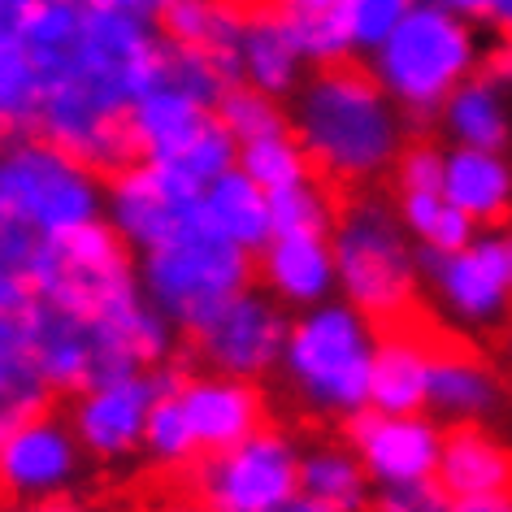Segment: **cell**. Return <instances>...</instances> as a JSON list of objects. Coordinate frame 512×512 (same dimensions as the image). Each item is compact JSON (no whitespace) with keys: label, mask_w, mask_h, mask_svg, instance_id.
<instances>
[{"label":"cell","mask_w":512,"mask_h":512,"mask_svg":"<svg viewBox=\"0 0 512 512\" xmlns=\"http://www.w3.org/2000/svg\"><path fill=\"white\" fill-rule=\"evenodd\" d=\"M499 374L482 361L473 348L447 339L439 330L434 339V361H430V408L443 421H482L499 408Z\"/></svg>","instance_id":"16"},{"label":"cell","mask_w":512,"mask_h":512,"mask_svg":"<svg viewBox=\"0 0 512 512\" xmlns=\"http://www.w3.org/2000/svg\"><path fill=\"white\" fill-rule=\"evenodd\" d=\"M217 118L226 122V131L235 135L239 144L287 131V122H283V113H278L274 96L261 92V87H252V83H230L222 92V100H217Z\"/></svg>","instance_id":"25"},{"label":"cell","mask_w":512,"mask_h":512,"mask_svg":"<svg viewBox=\"0 0 512 512\" xmlns=\"http://www.w3.org/2000/svg\"><path fill=\"white\" fill-rule=\"evenodd\" d=\"M421 274L434 287L443 313L465 330H495L512 313V235H473L456 252L421 248Z\"/></svg>","instance_id":"8"},{"label":"cell","mask_w":512,"mask_h":512,"mask_svg":"<svg viewBox=\"0 0 512 512\" xmlns=\"http://www.w3.org/2000/svg\"><path fill=\"white\" fill-rule=\"evenodd\" d=\"M265 287L278 291L287 304H322L326 291L335 287L339 265H335V243H326V235L313 230H296V235H274L265 243V261H261Z\"/></svg>","instance_id":"18"},{"label":"cell","mask_w":512,"mask_h":512,"mask_svg":"<svg viewBox=\"0 0 512 512\" xmlns=\"http://www.w3.org/2000/svg\"><path fill=\"white\" fill-rule=\"evenodd\" d=\"M83 5H122L126 9V0H83Z\"/></svg>","instance_id":"33"},{"label":"cell","mask_w":512,"mask_h":512,"mask_svg":"<svg viewBox=\"0 0 512 512\" xmlns=\"http://www.w3.org/2000/svg\"><path fill=\"white\" fill-rule=\"evenodd\" d=\"M508 352H512V339H508Z\"/></svg>","instance_id":"34"},{"label":"cell","mask_w":512,"mask_h":512,"mask_svg":"<svg viewBox=\"0 0 512 512\" xmlns=\"http://www.w3.org/2000/svg\"><path fill=\"white\" fill-rule=\"evenodd\" d=\"M83 452L61 404L27 417L0 439V504H66L83 473Z\"/></svg>","instance_id":"10"},{"label":"cell","mask_w":512,"mask_h":512,"mask_svg":"<svg viewBox=\"0 0 512 512\" xmlns=\"http://www.w3.org/2000/svg\"><path fill=\"white\" fill-rule=\"evenodd\" d=\"M239 170H248L270 196L283 191V187L304 183V178H313V165H309V157H304L300 139H287V131L239 144Z\"/></svg>","instance_id":"24"},{"label":"cell","mask_w":512,"mask_h":512,"mask_svg":"<svg viewBox=\"0 0 512 512\" xmlns=\"http://www.w3.org/2000/svg\"><path fill=\"white\" fill-rule=\"evenodd\" d=\"M165 5L170 0H126V9H135V14H161Z\"/></svg>","instance_id":"32"},{"label":"cell","mask_w":512,"mask_h":512,"mask_svg":"<svg viewBox=\"0 0 512 512\" xmlns=\"http://www.w3.org/2000/svg\"><path fill=\"white\" fill-rule=\"evenodd\" d=\"M122 239V230L105 226L100 217L48 230L31 270L35 296L66 313L92 317V322H109L122 309H131L144 291L135 283V261Z\"/></svg>","instance_id":"5"},{"label":"cell","mask_w":512,"mask_h":512,"mask_svg":"<svg viewBox=\"0 0 512 512\" xmlns=\"http://www.w3.org/2000/svg\"><path fill=\"white\" fill-rule=\"evenodd\" d=\"M374 504L391 512H434V508H447V491L439 486V478L395 482V486H378Z\"/></svg>","instance_id":"28"},{"label":"cell","mask_w":512,"mask_h":512,"mask_svg":"<svg viewBox=\"0 0 512 512\" xmlns=\"http://www.w3.org/2000/svg\"><path fill=\"white\" fill-rule=\"evenodd\" d=\"M443 131L452 144H469V148H508L512 139V113H508V87L486 79L478 70L473 79H465L447 96V105L439 113Z\"/></svg>","instance_id":"20"},{"label":"cell","mask_w":512,"mask_h":512,"mask_svg":"<svg viewBox=\"0 0 512 512\" xmlns=\"http://www.w3.org/2000/svg\"><path fill=\"white\" fill-rule=\"evenodd\" d=\"M439 5L456 9V14H460V18H469V22H495L499 0H439Z\"/></svg>","instance_id":"30"},{"label":"cell","mask_w":512,"mask_h":512,"mask_svg":"<svg viewBox=\"0 0 512 512\" xmlns=\"http://www.w3.org/2000/svg\"><path fill=\"white\" fill-rule=\"evenodd\" d=\"M395 209H400L408 235H413L426 252H456L478 235V222L460 213L443 191H395Z\"/></svg>","instance_id":"23"},{"label":"cell","mask_w":512,"mask_h":512,"mask_svg":"<svg viewBox=\"0 0 512 512\" xmlns=\"http://www.w3.org/2000/svg\"><path fill=\"white\" fill-rule=\"evenodd\" d=\"M443 196L478 226H504L512 217V161L499 148L456 144L443 165Z\"/></svg>","instance_id":"17"},{"label":"cell","mask_w":512,"mask_h":512,"mask_svg":"<svg viewBox=\"0 0 512 512\" xmlns=\"http://www.w3.org/2000/svg\"><path fill=\"white\" fill-rule=\"evenodd\" d=\"M482 66L473 22L439 0H417L387 40L374 48V74L408 122H434L465 79Z\"/></svg>","instance_id":"2"},{"label":"cell","mask_w":512,"mask_h":512,"mask_svg":"<svg viewBox=\"0 0 512 512\" xmlns=\"http://www.w3.org/2000/svg\"><path fill=\"white\" fill-rule=\"evenodd\" d=\"M287 339L291 330L283 309L265 296L239 291L209 326H200L196 335H183L178 361L187 369L204 365L213 374H230V378H261L283 361Z\"/></svg>","instance_id":"12"},{"label":"cell","mask_w":512,"mask_h":512,"mask_svg":"<svg viewBox=\"0 0 512 512\" xmlns=\"http://www.w3.org/2000/svg\"><path fill=\"white\" fill-rule=\"evenodd\" d=\"M335 265L348 304L374 326L400 322L417 309L421 252L408 248V226L374 191H352L335 213Z\"/></svg>","instance_id":"3"},{"label":"cell","mask_w":512,"mask_h":512,"mask_svg":"<svg viewBox=\"0 0 512 512\" xmlns=\"http://www.w3.org/2000/svg\"><path fill=\"white\" fill-rule=\"evenodd\" d=\"M109 209L126 243H139L144 252L217 230L204 213V187L170 174L152 157L109 178Z\"/></svg>","instance_id":"9"},{"label":"cell","mask_w":512,"mask_h":512,"mask_svg":"<svg viewBox=\"0 0 512 512\" xmlns=\"http://www.w3.org/2000/svg\"><path fill=\"white\" fill-rule=\"evenodd\" d=\"M443 165H447V152H439L430 139H413L395 157L391 183L395 191H443Z\"/></svg>","instance_id":"26"},{"label":"cell","mask_w":512,"mask_h":512,"mask_svg":"<svg viewBox=\"0 0 512 512\" xmlns=\"http://www.w3.org/2000/svg\"><path fill=\"white\" fill-rule=\"evenodd\" d=\"M404 122L382 79L352 57L317 61V74H309L291 105V131L335 204L391 174L404 148Z\"/></svg>","instance_id":"1"},{"label":"cell","mask_w":512,"mask_h":512,"mask_svg":"<svg viewBox=\"0 0 512 512\" xmlns=\"http://www.w3.org/2000/svg\"><path fill=\"white\" fill-rule=\"evenodd\" d=\"M343 443L361 456L374 486L439 478L443 430L421 413H382V408H356L339 421Z\"/></svg>","instance_id":"13"},{"label":"cell","mask_w":512,"mask_h":512,"mask_svg":"<svg viewBox=\"0 0 512 512\" xmlns=\"http://www.w3.org/2000/svg\"><path fill=\"white\" fill-rule=\"evenodd\" d=\"M204 213L239 248H265L274 239V209L265 191L248 170H226L204 187Z\"/></svg>","instance_id":"19"},{"label":"cell","mask_w":512,"mask_h":512,"mask_svg":"<svg viewBox=\"0 0 512 512\" xmlns=\"http://www.w3.org/2000/svg\"><path fill=\"white\" fill-rule=\"evenodd\" d=\"M369 469L352 447H313L309 456H300V499L296 508L313 512H352L374 504L369 495Z\"/></svg>","instance_id":"21"},{"label":"cell","mask_w":512,"mask_h":512,"mask_svg":"<svg viewBox=\"0 0 512 512\" xmlns=\"http://www.w3.org/2000/svg\"><path fill=\"white\" fill-rule=\"evenodd\" d=\"M252 283L248 248L230 243L222 230H204L170 248H152L144 261V291L178 326V335H196Z\"/></svg>","instance_id":"6"},{"label":"cell","mask_w":512,"mask_h":512,"mask_svg":"<svg viewBox=\"0 0 512 512\" xmlns=\"http://www.w3.org/2000/svg\"><path fill=\"white\" fill-rule=\"evenodd\" d=\"M40 96L44 83L27 35H0V144H18V139L35 135Z\"/></svg>","instance_id":"22"},{"label":"cell","mask_w":512,"mask_h":512,"mask_svg":"<svg viewBox=\"0 0 512 512\" xmlns=\"http://www.w3.org/2000/svg\"><path fill=\"white\" fill-rule=\"evenodd\" d=\"M183 374V361L170 365H148V369H126L105 382H96L92 391L74 395L70 404V426L79 434L92 460H126L144 443L148 413L157 404V395Z\"/></svg>","instance_id":"11"},{"label":"cell","mask_w":512,"mask_h":512,"mask_svg":"<svg viewBox=\"0 0 512 512\" xmlns=\"http://www.w3.org/2000/svg\"><path fill=\"white\" fill-rule=\"evenodd\" d=\"M83 161L48 139H18L0 157V217L31 230H66L100 209V187Z\"/></svg>","instance_id":"7"},{"label":"cell","mask_w":512,"mask_h":512,"mask_svg":"<svg viewBox=\"0 0 512 512\" xmlns=\"http://www.w3.org/2000/svg\"><path fill=\"white\" fill-rule=\"evenodd\" d=\"M343 5H348L356 48H369V53H374V48L400 27V18L417 5V0H343Z\"/></svg>","instance_id":"27"},{"label":"cell","mask_w":512,"mask_h":512,"mask_svg":"<svg viewBox=\"0 0 512 512\" xmlns=\"http://www.w3.org/2000/svg\"><path fill=\"white\" fill-rule=\"evenodd\" d=\"M378 330L356 304H330L309 313L287 339V391L304 417H352L369 404Z\"/></svg>","instance_id":"4"},{"label":"cell","mask_w":512,"mask_h":512,"mask_svg":"<svg viewBox=\"0 0 512 512\" xmlns=\"http://www.w3.org/2000/svg\"><path fill=\"white\" fill-rule=\"evenodd\" d=\"M439 486L456 512H512V447L478 421H456L443 430Z\"/></svg>","instance_id":"15"},{"label":"cell","mask_w":512,"mask_h":512,"mask_svg":"<svg viewBox=\"0 0 512 512\" xmlns=\"http://www.w3.org/2000/svg\"><path fill=\"white\" fill-rule=\"evenodd\" d=\"M486 79H495V83H504V87H512V40L504 35L495 48H486L482 53V66H478Z\"/></svg>","instance_id":"29"},{"label":"cell","mask_w":512,"mask_h":512,"mask_svg":"<svg viewBox=\"0 0 512 512\" xmlns=\"http://www.w3.org/2000/svg\"><path fill=\"white\" fill-rule=\"evenodd\" d=\"M178 395H183V413L191 426V439H196V460L200 456H217L226 447H235L252 434L270 430V395L261 387H252L248 378H191L183 369L178 378Z\"/></svg>","instance_id":"14"},{"label":"cell","mask_w":512,"mask_h":512,"mask_svg":"<svg viewBox=\"0 0 512 512\" xmlns=\"http://www.w3.org/2000/svg\"><path fill=\"white\" fill-rule=\"evenodd\" d=\"M495 27H499V35H508V40H512V0H499V9H495Z\"/></svg>","instance_id":"31"}]
</instances>
